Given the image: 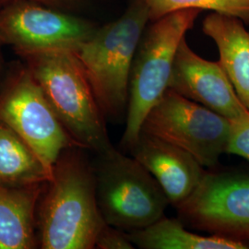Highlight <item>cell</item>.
Instances as JSON below:
<instances>
[{
    "label": "cell",
    "mask_w": 249,
    "mask_h": 249,
    "mask_svg": "<svg viewBox=\"0 0 249 249\" xmlns=\"http://www.w3.org/2000/svg\"><path fill=\"white\" fill-rule=\"evenodd\" d=\"M80 147L63 151L37 208L43 249H92L106 224L99 210L93 166Z\"/></svg>",
    "instance_id": "1"
},
{
    "label": "cell",
    "mask_w": 249,
    "mask_h": 249,
    "mask_svg": "<svg viewBox=\"0 0 249 249\" xmlns=\"http://www.w3.org/2000/svg\"><path fill=\"white\" fill-rule=\"evenodd\" d=\"M22 57L74 143L97 154L111 148L107 118L74 51L52 49Z\"/></svg>",
    "instance_id": "2"
},
{
    "label": "cell",
    "mask_w": 249,
    "mask_h": 249,
    "mask_svg": "<svg viewBox=\"0 0 249 249\" xmlns=\"http://www.w3.org/2000/svg\"><path fill=\"white\" fill-rule=\"evenodd\" d=\"M149 21L145 0H129L119 18L97 28L73 50L106 118L126 113L134 57Z\"/></svg>",
    "instance_id": "3"
},
{
    "label": "cell",
    "mask_w": 249,
    "mask_h": 249,
    "mask_svg": "<svg viewBox=\"0 0 249 249\" xmlns=\"http://www.w3.org/2000/svg\"><path fill=\"white\" fill-rule=\"evenodd\" d=\"M202 10H178L151 21L145 29L130 72L125 128L122 144L130 149L138 140L143 120L168 89L170 75L181 41Z\"/></svg>",
    "instance_id": "4"
},
{
    "label": "cell",
    "mask_w": 249,
    "mask_h": 249,
    "mask_svg": "<svg viewBox=\"0 0 249 249\" xmlns=\"http://www.w3.org/2000/svg\"><path fill=\"white\" fill-rule=\"evenodd\" d=\"M97 155L93 167L96 198L106 223L131 231L164 216L169 201L157 181L138 160L114 146Z\"/></svg>",
    "instance_id": "5"
},
{
    "label": "cell",
    "mask_w": 249,
    "mask_h": 249,
    "mask_svg": "<svg viewBox=\"0 0 249 249\" xmlns=\"http://www.w3.org/2000/svg\"><path fill=\"white\" fill-rule=\"evenodd\" d=\"M231 120L167 89L145 116L141 132L187 151L213 169L226 152Z\"/></svg>",
    "instance_id": "6"
},
{
    "label": "cell",
    "mask_w": 249,
    "mask_h": 249,
    "mask_svg": "<svg viewBox=\"0 0 249 249\" xmlns=\"http://www.w3.org/2000/svg\"><path fill=\"white\" fill-rule=\"evenodd\" d=\"M0 121L18 134L51 173L63 151L77 146L26 66L13 72L0 91Z\"/></svg>",
    "instance_id": "7"
},
{
    "label": "cell",
    "mask_w": 249,
    "mask_h": 249,
    "mask_svg": "<svg viewBox=\"0 0 249 249\" xmlns=\"http://www.w3.org/2000/svg\"><path fill=\"white\" fill-rule=\"evenodd\" d=\"M176 208L187 226L249 245L248 172H206L196 190Z\"/></svg>",
    "instance_id": "8"
},
{
    "label": "cell",
    "mask_w": 249,
    "mask_h": 249,
    "mask_svg": "<svg viewBox=\"0 0 249 249\" xmlns=\"http://www.w3.org/2000/svg\"><path fill=\"white\" fill-rule=\"evenodd\" d=\"M97 27L71 12L31 0H12L0 7V45L19 54L52 49L75 50Z\"/></svg>",
    "instance_id": "9"
},
{
    "label": "cell",
    "mask_w": 249,
    "mask_h": 249,
    "mask_svg": "<svg viewBox=\"0 0 249 249\" xmlns=\"http://www.w3.org/2000/svg\"><path fill=\"white\" fill-rule=\"evenodd\" d=\"M168 89L230 120L249 112L220 63L199 56L188 46L186 37L178 46Z\"/></svg>",
    "instance_id": "10"
},
{
    "label": "cell",
    "mask_w": 249,
    "mask_h": 249,
    "mask_svg": "<svg viewBox=\"0 0 249 249\" xmlns=\"http://www.w3.org/2000/svg\"><path fill=\"white\" fill-rule=\"evenodd\" d=\"M129 151L175 207L196 190L206 173L190 153L148 134L141 132Z\"/></svg>",
    "instance_id": "11"
},
{
    "label": "cell",
    "mask_w": 249,
    "mask_h": 249,
    "mask_svg": "<svg viewBox=\"0 0 249 249\" xmlns=\"http://www.w3.org/2000/svg\"><path fill=\"white\" fill-rule=\"evenodd\" d=\"M202 31L218 47L220 60L242 104L249 111V32L239 18L213 12Z\"/></svg>",
    "instance_id": "12"
},
{
    "label": "cell",
    "mask_w": 249,
    "mask_h": 249,
    "mask_svg": "<svg viewBox=\"0 0 249 249\" xmlns=\"http://www.w3.org/2000/svg\"><path fill=\"white\" fill-rule=\"evenodd\" d=\"M45 185H0V249L37 248V208Z\"/></svg>",
    "instance_id": "13"
},
{
    "label": "cell",
    "mask_w": 249,
    "mask_h": 249,
    "mask_svg": "<svg viewBox=\"0 0 249 249\" xmlns=\"http://www.w3.org/2000/svg\"><path fill=\"white\" fill-rule=\"evenodd\" d=\"M134 246L142 249H248L249 245L219 235L188 231L179 219L161 217L149 226L127 231Z\"/></svg>",
    "instance_id": "14"
},
{
    "label": "cell",
    "mask_w": 249,
    "mask_h": 249,
    "mask_svg": "<svg viewBox=\"0 0 249 249\" xmlns=\"http://www.w3.org/2000/svg\"><path fill=\"white\" fill-rule=\"evenodd\" d=\"M52 173L18 134L0 121V185L28 187L46 184Z\"/></svg>",
    "instance_id": "15"
},
{
    "label": "cell",
    "mask_w": 249,
    "mask_h": 249,
    "mask_svg": "<svg viewBox=\"0 0 249 249\" xmlns=\"http://www.w3.org/2000/svg\"><path fill=\"white\" fill-rule=\"evenodd\" d=\"M150 21L187 9L211 10L241 19L249 26V0H145Z\"/></svg>",
    "instance_id": "16"
},
{
    "label": "cell",
    "mask_w": 249,
    "mask_h": 249,
    "mask_svg": "<svg viewBox=\"0 0 249 249\" xmlns=\"http://www.w3.org/2000/svg\"><path fill=\"white\" fill-rule=\"evenodd\" d=\"M226 153L238 155L249 160V111L231 120V130Z\"/></svg>",
    "instance_id": "17"
},
{
    "label": "cell",
    "mask_w": 249,
    "mask_h": 249,
    "mask_svg": "<svg viewBox=\"0 0 249 249\" xmlns=\"http://www.w3.org/2000/svg\"><path fill=\"white\" fill-rule=\"evenodd\" d=\"M95 249H133L135 247L128 238L127 231L106 223L96 238Z\"/></svg>",
    "instance_id": "18"
},
{
    "label": "cell",
    "mask_w": 249,
    "mask_h": 249,
    "mask_svg": "<svg viewBox=\"0 0 249 249\" xmlns=\"http://www.w3.org/2000/svg\"><path fill=\"white\" fill-rule=\"evenodd\" d=\"M31 1L38 2L53 9H60L68 12H71L73 10L78 9L84 2V0H31Z\"/></svg>",
    "instance_id": "19"
},
{
    "label": "cell",
    "mask_w": 249,
    "mask_h": 249,
    "mask_svg": "<svg viewBox=\"0 0 249 249\" xmlns=\"http://www.w3.org/2000/svg\"><path fill=\"white\" fill-rule=\"evenodd\" d=\"M8 2H9V0H0V7L3 6V5H5V4L8 3Z\"/></svg>",
    "instance_id": "20"
},
{
    "label": "cell",
    "mask_w": 249,
    "mask_h": 249,
    "mask_svg": "<svg viewBox=\"0 0 249 249\" xmlns=\"http://www.w3.org/2000/svg\"><path fill=\"white\" fill-rule=\"evenodd\" d=\"M0 71H1V64H0Z\"/></svg>",
    "instance_id": "21"
}]
</instances>
